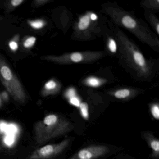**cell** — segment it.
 Returning a JSON list of instances; mask_svg holds the SVG:
<instances>
[{
	"mask_svg": "<svg viewBox=\"0 0 159 159\" xmlns=\"http://www.w3.org/2000/svg\"><path fill=\"white\" fill-rule=\"evenodd\" d=\"M0 80L16 99H24L25 92L22 83L1 55H0Z\"/></svg>",
	"mask_w": 159,
	"mask_h": 159,
	"instance_id": "6da1fadb",
	"label": "cell"
},
{
	"mask_svg": "<svg viewBox=\"0 0 159 159\" xmlns=\"http://www.w3.org/2000/svg\"><path fill=\"white\" fill-rule=\"evenodd\" d=\"M108 147L105 146H91L82 149L70 159H96L108 153Z\"/></svg>",
	"mask_w": 159,
	"mask_h": 159,
	"instance_id": "7a4b0ae2",
	"label": "cell"
},
{
	"mask_svg": "<svg viewBox=\"0 0 159 159\" xmlns=\"http://www.w3.org/2000/svg\"><path fill=\"white\" fill-rule=\"evenodd\" d=\"M144 138L148 142L155 156H158L159 153V141L155 138L151 134L149 133H145Z\"/></svg>",
	"mask_w": 159,
	"mask_h": 159,
	"instance_id": "3957f363",
	"label": "cell"
},
{
	"mask_svg": "<svg viewBox=\"0 0 159 159\" xmlns=\"http://www.w3.org/2000/svg\"><path fill=\"white\" fill-rule=\"evenodd\" d=\"M28 23L32 28L35 30H40L44 27L45 25V21L41 19L35 20H29Z\"/></svg>",
	"mask_w": 159,
	"mask_h": 159,
	"instance_id": "277c9868",
	"label": "cell"
},
{
	"mask_svg": "<svg viewBox=\"0 0 159 159\" xmlns=\"http://www.w3.org/2000/svg\"><path fill=\"white\" fill-rule=\"evenodd\" d=\"M56 86V83L54 81L51 80L49 81L45 84L43 88V94H45L48 93L55 89Z\"/></svg>",
	"mask_w": 159,
	"mask_h": 159,
	"instance_id": "5b68a950",
	"label": "cell"
},
{
	"mask_svg": "<svg viewBox=\"0 0 159 159\" xmlns=\"http://www.w3.org/2000/svg\"><path fill=\"white\" fill-rule=\"evenodd\" d=\"M122 22L125 26L130 29L135 27L136 24L135 21L129 16H124L123 18Z\"/></svg>",
	"mask_w": 159,
	"mask_h": 159,
	"instance_id": "8992f818",
	"label": "cell"
},
{
	"mask_svg": "<svg viewBox=\"0 0 159 159\" xmlns=\"http://www.w3.org/2000/svg\"><path fill=\"white\" fill-rule=\"evenodd\" d=\"M80 108L82 117L85 120H88L89 112H88V106L87 103H81L80 106Z\"/></svg>",
	"mask_w": 159,
	"mask_h": 159,
	"instance_id": "52a82bcc",
	"label": "cell"
},
{
	"mask_svg": "<svg viewBox=\"0 0 159 159\" xmlns=\"http://www.w3.org/2000/svg\"><path fill=\"white\" fill-rule=\"evenodd\" d=\"M37 39L35 37H30L27 38L23 43V46L26 49L32 48L36 43Z\"/></svg>",
	"mask_w": 159,
	"mask_h": 159,
	"instance_id": "ba28073f",
	"label": "cell"
},
{
	"mask_svg": "<svg viewBox=\"0 0 159 159\" xmlns=\"http://www.w3.org/2000/svg\"><path fill=\"white\" fill-rule=\"evenodd\" d=\"M90 24V18L89 16H84L80 20L79 24V28L81 30L86 29Z\"/></svg>",
	"mask_w": 159,
	"mask_h": 159,
	"instance_id": "9c48e42d",
	"label": "cell"
},
{
	"mask_svg": "<svg viewBox=\"0 0 159 159\" xmlns=\"http://www.w3.org/2000/svg\"><path fill=\"white\" fill-rule=\"evenodd\" d=\"M58 121V118L55 115H50L46 116L44 120V123L45 124L48 125H53L55 124Z\"/></svg>",
	"mask_w": 159,
	"mask_h": 159,
	"instance_id": "30bf717a",
	"label": "cell"
},
{
	"mask_svg": "<svg viewBox=\"0 0 159 159\" xmlns=\"http://www.w3.org/2000/svg\"><path fill=\"white\" fill-rule=\"evenodd\" d=\"M134 57L135 61L138 65L139 66H143L145 65V59L141 53L136 52L134 54Z\"/></svg>",
	"mask_w": 159,
	"mask_h": 159,
	"instance_id": "8fae6325",
	"label": "cell"
},
{
	"mask_svg": "<svg viewBox=\"0 0 159 159\" xmlns=\"http://www.w3.org/2000/svg\"><path fill=\"white\" fill-rule=\"evenodd\" d=\"M130 95V91L127 89L119 90L115 93V97L118 98H124Z\"/></svg>",
	"mask_w": 159,
	"mask_h": 159,
	"instance_id": "7c38bea8",
	"label": "cell"
},
{
	"mask_svg": "<svg viewBox=\"0 0 159 159\" xmlns=\"http://www.w3.org/2000/svg\"><path fill=\"white\" fill-rule=\"evenodd\" d=\"M151 112L153 118L156 120L159 119V107L157 105H154L151 108Z\"/></svg>",
	"mask_w": 159,
	"mask_h": 159,
	"instance_id": "4fadbf2b",
	"label": "cell"
},
{
	"mask_svg": "<svg viewBox=\"0 0 159 159\" xmlns=\"http://www.w3.org/2000/svg\"><path fill=\"white\" fill-rule=\"evenodd\" d=\"M70 58L73 62L78 63L82 60V56L79 53H75L71 55Z\"/></svg>",
	"mask_w": 159,
	"mask_h": 159,
	"instance_id": "5bb4252c",
	"label": "cell"
},
{
	"mask_svg": "<svg viewBox=\"0 0 159 159\" xmlns=\"http://www.w3.org/2000/svg\"><path fill=\"white\" fill-rule=\"evenodd\" d=\"M9 46L10 49L13 52H16L18 49V44L16 41L11 40L9 43Z\"/></svg>",
	"mask_w": 159,
	"mask_h": 159,
	"instance_id": "9a60e30c",
	"label": "cell"
},
{
	"mask_svg": "<svg viewBox=\"0 0 159 159\" xmlns=\"http://www.w3.org/2000/svg\"><path fill=\"white\" fill-rule=\"evenodd\" d=\"M87 83L90 85L92 86H98L100 84V82L96 78H90L87 80Z\"/></svg>",
	"mask_w": 159,
	"mask_h": 159,
	"instance_id": "2e32d148",
	"label": "cell"
},
{
	"mask_svg": "<svg viewBox=\"0 0 159 159\" xmlns=\"http://www.w3.org/2000/svg\"><path fill=\"white\" fill-rule=\"evenodd\" d=\"M14 141V135L13 134H8L5 138V142L7 145L10 146Z\"/></svg>",
	"mask_w": 159,
	"mask_h": 159,
	"instance_id": "e0dca14e",
	"label": "cell"
},
{
	"mask_svg": "<svg viewBox=\"0 0 159 159\" xmlns=\"http://www.w3.org/2000/svg\"><path fill=\"white\" fill-rule=\"evenodd\" d=\"M110 50L112 52H116L117 47L115 42L113 39H111L109 44Z\"/></svg>",
	"mask_w": 159,
	"mask_h": 159,
	"instance_id": "ac0fdd59",
	"label": "cell"
},
{
	"mask_svg": "<svg viewBox=\"0 0 159 159\" xmlns=\"http://www.w3.org/2000/svg\"><path fill=\"white\" fill-rule=\"evenodd\" d=\"M70 104H72L73 106H76V107H80V105L79 99L75 97L70 98Z\"/></svg>",
	"mask_w": 159,
	"mask_h": 159,
	"instance_id": "d6986e66",
	"label": "cell"
},
{
	"mask_svg": "<svg viewBox=\"0 0 159 159\" xmlns=\"http://www.w3.org/2000/svg\"><path fill=\"white\" fill-rule=\"evenodd\" d=\"M24 1V0H12L10 3L13 7H16L21 5Z\"/></svg>",
	"mask_w": 159,
	"mask_h": 159,
	"instance_id": "ffe728a7",
	"label": "cell"
},
{
	"mask_svg": "<svg viewBox=\"0 0 159 159\" xmlns=\"http://www.w3.org/2000/svg\"><path fill=\"white\" fill-rule=\"evenodd\" d=\"M75 91L73 89H70L69 90L68 92L67 93L66 95L67 97L69 98H71L74 97L75 96Z\"/></svg>",
	"mask_w": 159,
	"mask_h": 159,
	"instance_id": "44dd1931",
	"label": "cell"
},
{
	"mask_svg": "<svg viewBox=\"0 0 159 159\" xmlns=\"http://www.w3.org/2000/svg\"><path fill=\"white\" fill-rule=\"evenodd\" d=\"M47 1H44V0H37L36 1H35V4L37 6H41V5H43V4L46 3V2H47Z\"/></svg>",
	"mask_w": 159,
	"mask_h": 159,
	"instance_id": "7402d4cb",
	"label": "cell"
},
{
	"mask_svg": "<svg viewBox=\"0 0 159 159\" xmlns=\"http://www.w3.org/2000/svg\"><path fill=\"white\" fill-rule=\"evenodd\" d=\"M91 18L92 20L94 21V20H96L97 18V16L95 14H93L91 15Z\"/></svg>",
	"mask_w": 159,
	"mask_h": 159,
	"instance_id": "603a6c76",
	"label": "cell"
},
{
	"mask_svg": "<svg viewBox=\"0 0 159 159\" xmlns=\"http://www.w3.org/2000/svg\"><path fill=\"white\" fill-rule=\"evenodd\" d=\"M157 31L158 33H159V25H157Z\"/></svg>",
	"mask_w": 159,
	"mask_h": 159,
	"instance_id": "cb8c5ba5",
	"label": "cell"
},
{
	"mask_svg": "<svg viewBox=\"0 0 159 159\" xmlns=\"http://www.w3.org/2000/svg\"><path fill=\"white\" fill-rule=\"evenodd\" d=\"M0 102H1V100H0Z\"/></svg>",
	"mask_w": 159,
	"mask_h": 159,
	"instance_id": "d4e9b609",
	"label": "cell"
}]
</instances>
